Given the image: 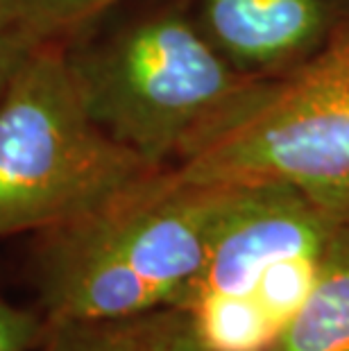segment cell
I'll return each instance as SVG.
<instances>
[{
	"instance_id": "obj_8",
	"label": "cell",
	"mask_w": 349,
	"mask_h": 351,
	"mask_svg": "<svg viewBox=\"0 0 349 351\" xmlns=\"http://www.w3.org/2000/svg\"><path fill=\"white\" fill-rule=\"evenodd\" d=\"M272 351H349V215L338 222L306 297Z\"/></svg>"
},
{
	"instance_id": "obj_11",
	"label": "cell",
	"mask_w": 349,
	"mask_h": 351,
	"mask_svg": "<svg viewBox=\"0 0 349 351\" xmlns=\"http://www.w3.org/2000/svg\"><path fill=\"white\" fill-rule=\"evenodd\" d=\"M27 48H29V43L25 39H21L10 27L0 25V95H3L7 82H10L14 69H16L19 62L23 59Z\"/></svg>"
},
{
	"instance_id": "obj_1",
	"label": "cell",
	"mask_w": 349,
	"mask_h": 351,
	"mask_svg": "<svg viewBox=\"0 0 349 351\" xmlns=\"http://www.w3.org/2000/svg\"><path fill=\"white\" fill-rule=\"evenodd\" d=\"M239 191L191 184L163 168L98 211L36 234L41 313L59 322L180 306Z\"/></svg>"
},
{
	"instance_id": "obj_4",
	"label": "cell",
	"mask_w": 349,
	"mask_h": 351,
	"mask_svg": "<svg viewBox=\"0 0 349 351\" xmlns=\"http://www.w3.org/2000/svg\"><path fill=\"white\" fill-rule=\"evenodd\" d=\"M343 215L288 186H241L180 304L209 351H272Z\"/></svg>"
},
{
	"instance_id": "obj_10",
	"label": "cell",
	"mask_w": 349,
	"mask_h": 351,
	"mask_svg": "<svg viewBox=\"0 0 349 351\" xmlns=\"http://www.w3.org/2000/svg\"><path fill=\"white\" fill-rule=\"evenodd\" d=\"M48 333V319L39 313L16 308L0 300V351H29L41 347Z\"/></svg>"
},
{
	"instance_id": "obj_2",
	"label": "cell",
	"mask_w": 349,
	"mask_h": 351,
	"mask_svg": "<svg viewBox=\"0 0 349 351\" xmlns=\"http://www.w3.org/2000/svg\"><path fill=\"white\" fill-rule=\"evenodd\" d=\"M91 116L154 168L184 161L241 116L270 80L236 71L186 5H161L109 32L66 41Z\"/></svg>"
},
{
	"instance_id": "obj_7",
	"label": "cell",
	"mask_w": 349,
	"mask_h": 351,
	"mask_svg": "<svg viewBox=\"0 0 349 351\" xmlns=\"http://www.w3.org/2000/svg\"><path fill=\"white\" fill-rule=\"evenodd\" d=\"M41 351H209L182 306L105 319L48 322Z\"/></svg>"
},
{
	"instance_id": "obj_9",
	"label": "cell",
	"mask_w": 349,
	"mask_h": 351,
	"mask_svg": "<svg viewBox=\"0 0 349 351\" xmlns=\"http://www.w3.org/2000/svg\"><path fill=\"white\" fill-rule=\"evenodd\" d=\"M123 0H5L3 27L29 46L41 41H71Z\"/></svg>"
},
{
	"instance_id": "obj_12",
	"label": "cell",
	"mask_w": 349,
	"mask_h": 351,
	"mask_svg": "<svg viewBox=\"0 0 349 351\" xmlns=\"http://www.w3.org/2000/svg\"><path fill=\"white\" fill-rule=\"evenodd\" d=\"M3 12H5V0H0V25H3Z\"/></svg>"
},
{
	"instance_id": "obj_5",
	"label": "cell",
	"mask_w": 349,
	"mask_h": 351,
	"mask_svg": "<svg viewBox=\"0 0 349 351\" xmlns=\"http://www.w3.org/2000/svg\"><path fill=\"white\" fill-rule=\"evenodd\" d=\"M170 173L191 184L288 186L349 215V29L270 80L248 109Z\"/></svg>"
},
{
	"instance_id": "obj_3",
	"label": "cell",
	"mask_w": 349,
	"mask_h": 351,
	"mask_svg": "<svg viewBox=\"0 0 349 351\" xmlns=\"http://www.w3.org/2000/svg\"><path fill=\"white\" fill-rule=\"evenodd\" d=\"M159 170L95 123L66 41L27 48L0 95V238L75 222Z\"/></svg>"
},
{
	"instance_id": "obj_6",
	"label": "cell",
	"mask_w": 349,
	"mask_h": 351,
	"mask_svg": "<svg viewBox=\"0 0 349 351\" xmlns=\"http://www.w3.org/2000/svg\"><path fill=\"white\" fill-rule=\"evenodd\" d=\"M213 48L243 75L277 80L345 34V0H189Z\"/></svg>"
}]
</instances>
